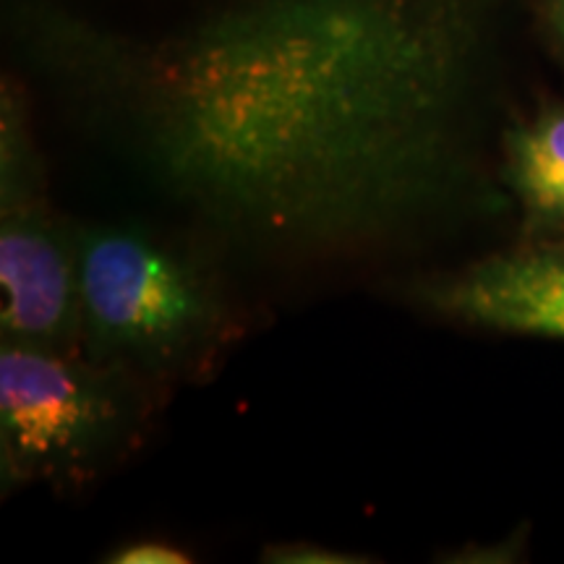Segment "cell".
I'll use <instances>...</instances> for the list:
<instances>
[{"label": "cell", "instance_id": "cell-1", "mask_svg": "<svg viewBox=\"0 0 564 564\" xmlns=\"http://www.w3.org/2000/svg\"><path fill=\"white\" fill-rule=\"evenodd\" d=\"M79 238L82 352L147 382H196L238 335L230 301L194 249L139 223Z\"/></svg>", "mask_w": 564, "mask_h": 564}, {"label": "cell", "instance_id": "cell-2", "mask_svg": "<svg viewBox=\"0 0 564 564\" xmlns=\"http://www.w3.org/2000/svg\"><path fill=\"white\" fill-rule=\"evenodd\" d=\"M152 382L84 352L0 343V478L84 489L131 457L150 432Z\"/></svg>", "mask_w": 564, "mask_h": 564}, {"label": "cell", "instance_id": "cell-3", "mask_svg": "<svg viewBox=\"0 0 564 564\" xmlns=\"http://www.w3.org/2000/svg\"><path fill=\"white\" fill-rule=\"evenodd\" d=\"M0 154V343L82 352L79 238L45 204L37 158L9 91Z\"/></svg>", "mask_w": 564, "mask_h": 564}, {"label": "cell", "instance_id": "cell-4", "mask_svg": "<svg viewBox=\"0 0 564 564\" xmlns=\"http://www.w3.org/2000/svg\"><path fill=\"white\" fill-rule=\"evenodd\" d=\"M423 301L474 327L564 340V243L494 253L426 285Z\"/></svg>", "mask_w": 564, "mask_h": 564}, {"label": "cell", "instance_id": "cell-5", "mask_svg": "<svg viewBox=\"0 0 564 564\" xmlns=\"http://www.w3.org/2000/svg\"><path fill=\"white\" fill-rule=\"evenodd\" d=\"M505 178L531 230L564 225V108L541 110L505 137Z\"/></svg>", "mask_w": 564, "mask_h": 564}, {"label": "cell", "instance_id": "cell-6", "mask_svg": "<svg viewBox=\"0 0 564 564\" xmlns=\"http://www.w3.org/2000/svg\"><path fill=\"white\" fill-rule=\"evenodd\" d=\"M116 564H186L192 562L183 549L165 544V541H131V544L118 546L108 556Z\"/></svg>", "mask_w": 564, "mask_h": 564}, {"label": "cell", "instance_id": "cell-7", "mask_svg": "<svg viewBox=\"0 0 564 564\" xmlns=\"http://www.w3.org/2000/svg\"><path fill=\"white\" fill-rule=\"evenodd\" d=\"M264 560L282 562V564H348V562H364V556H348L343 552H333V549L314 546V544H285V546L267 549Z\"/></svg>", "mask_w": 564, "mask_h": 564}, {"label": "cell", "instance_id": "cell-8", "mask_svg": "<svg viewBox=\"0 0 564 564\" xmlns=\"http://www.w3.org/2000/svg\"><path fill=\"white\" fill-rule=\"evenodd\" d=\"M544 19L556 47L564 53V0H544Z\"/></svg>", "mask_w": 564, "mask_h": 564}]
</instances>
